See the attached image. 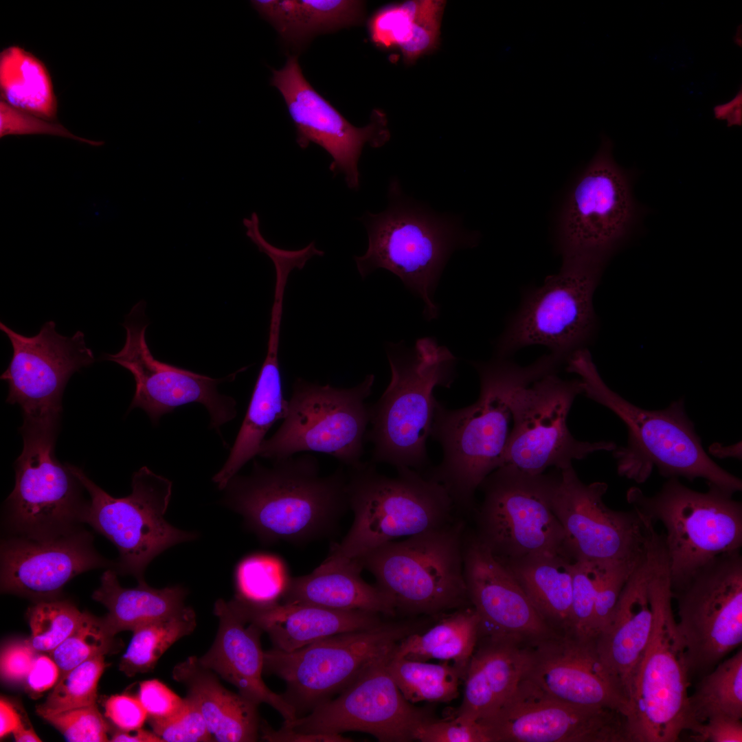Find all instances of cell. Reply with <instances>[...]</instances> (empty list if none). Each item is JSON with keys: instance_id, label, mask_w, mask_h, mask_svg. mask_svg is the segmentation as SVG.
Instances as JSON below:
<instances>
[{"instance_id": "cell-36", "label": "cell", "mask_w": 742, "mask_h": 742, "mask_svg": "<svg viewBox=\"0 0 742 742\" xmlns=\"http://www.w3.org/2000/svg\"><path fill=\"white\" fill-rule=\"evenodd\" d=\"M574 561L567 553L546 552L502 563L543 619L559 633L570 630Z\"/></svg>"}, {"instance_id": "cell-1", "label": "cell", "mask_w": 742, "mask_h": 742, "mask_svg": "<svg viewBox=\"0 0 742 742\" xmlns=\"http://www.w3.org/2000/svg\"><path fill=\"white\" fill-rule=\"evenodd\" d=\"M480 381L477 401L457 409L436 404L430 436L442 449L441 462L426 476L441 484L462 517L474 511L475 493L501 466L512 427L511 406L517 393L554 373L559 361L548 354L526 366L505 358L475 363Z\"/></svg>"}, {"instance_id": "cell-49", "label": "cell", "mask_w": 742, "mask_h": 742, "mask_svg": "<svg viewBox=\"0 0 742 742\" xmlns=\"http://www.w3.org/2000/svg\"><path fill=\"white\" fill-rule=\"evenodd\" d=\"M69 741H109V726L96 704L75 708L41 717Z\"/></svg>"}, {"instance_id": "cell-43", "label": "cell", "mask_w": 742, "mask_h": 742, "mask_svg": "<svg viewBox=\"0 0 742 742\" xmlns=\"http://www.w3.org/2000/svg\"><path fill=\"white\" fill-rule=\"evenodd\" d=\"M387 669L403 695L412 704L451 701L458 697L460 679H464L449 662L434 664L412 660L395 657L393 651Z\"/></svg>"}, {"instance_id": "cell-45", "label": "cell", "mask_w": 742, "mask_h": 742, "mask_svg": "<svg viewBox=\"0 0 742 742\" xmlns=\"http://www.w3.org/2000/svg\"><path fill=\"white\" fill-rule=\"evenodd\" d=\"M106 667L103 655L90 658L59 677L37 713H55L96 704L97 687Z\"/></svg>"}, {"instance_id": "cell-46", "label": "cell", "mask_w": 742, "mask_h": 742, "mask_svg": "<svg viewBox=\"0 0 742 742\" xmlns=\"http://www.w3.org/2000/svg\"><path fill=\"white\" fill-rule=\"evenodd\" d=\"M82 615L68 601L38 602L27 612L31 635L26 640L36 653H50L74 631Z\"/></svg>"}, {"instance_id": "cell-5", "label": "cell", "mask_w": 742, "mask_h": 742, "mask_svg": "<svg viewBox=\"0 0 742 742\" xmlns=\"http://www.w3.org/2000/svg\"><path fill=\"white\" fill-rule=\"evenodd\" d=\"M389 477L372 461L348 467L347 494L354 515L348 533L316 569L337 567L387 542L447 525L458 517L437 481L409 467Z\"/></svg>"}, {"instance_id": "cell-38", "label": "cell", "mask_w": 742, "mask_h": 742, "mask_svg": "<svg viewBox=\"0 0 742 742\" xmlns=\"http://www.w3.org/2000/svg\"><path fill=\"white\" fill-rule=\"evenodd\" d=\"M185 596L186 591L180 586L155 589L145 581L135 588H124L112 569L103 573L100 586L92 594V598L108 610L102 620L112 636L178 613L186 607Z\"/></svg>"}, {"instance_id": "cell-51", "label": "cell", "mask_w": 742, "mask_h": 742, "mask_svg": "<svg viewBox=\"0 0 742 742\" xmlns=\"http://www.w3.org/2000/svg\"><path fill=\"white\" fill-rule=\"evenodd\" d=\"M182 708L169 718L148 719L155 732L166 742L214 741L196 704L188 696Z\"/></svg>"}, {"instance_id": "cell-7", "label": "cell", "mask_w": 742, "mask_h": 742, "mask_svg": "<svg viewBox=\"0 0 742 742\" xmlns=\"http://www.w3.org/2000/svg\"><path fill=\"white\" fill-rule=\"evenodd\" d=\"M387 356L390 382L370 405L366 441L373 445L371 461L420 470L428 462L426 441L437 402L434 390L450 387L456 358L431 337L418 339L412 350L391 344Z\"/></svg>"}, {"instance_id": "cell-15", "label": "cell", "mask_w": 742, "mask_h": 742, "mask_svg": "<svg viewBox=\"0 0 742 742\" xmlns=\"http://www.w3.org/2000/svg\"><path fill=\"white\" fill-rule=\"evenodd\" d=\"M407 623L381 622L336 634L292 651H264V672L286 683L282 695L297 717L341 693L376 658L412 633Z\"/></svg>"}, {"instance_id": "cell-13", "label": "cell", "mask_w": 742, "mask_h": 742, "mask_svg": "<svg viewBox=\"0 0 742 742\" xmlns=\"http://www.w3.org/2000/svg\"><path fill=\"white\" fill-rule=\"evenodd\" d=\"M603 269L593 263H562L540 286L526 291L497 341V358L541 345L566 361L585 348L597 330L593 297Z\"/></svg>"}, {"instance_id": "cell-53", "label": "cell", "mask_w": 742, "mask_h": 742, "mask_svg": "<svg viewBox=\"0 0 742 742\" xmlns=\"http://www.w3.org/2000/svg\"><path fill=\"white\" fill-rule=\"evenodd\" d=\"M412 738L422 742H489L478 721L458 716L449 720L431 718L415 728Z\"/></svg>"}, {"instance_id": "cell-18", "label": "cell", "mask_w": 742, "mask_h": 742, "mask_svg": "<svg viewBox=\"0 0 742 742\" xmlns=\"http://www.w3.org/2000/svg\"><path fill=\"white\" fill-rule=\"evenodd\" d=\"M548 475L550 506L573 559L603 565L638 562L645 556L650 523L634 509L607 506V483H583L572 465Z\"/></svg>"}, {"instance_id": "cell-44", "label": "cell", "mask_w": 742, "mask_h": 742, "mask_svg": "<svg viewBox=\"0 0 742 742\" xmlns=\"http://www.w3.org/2000/svg\"><path fill=\"white\" fill-rule=\"evenodd\" d=\"M290 576L277 556L257 554L244 559L236 572V596L259 605L280 602Z\"/></svg>"}, {"instance_id": "cell-11", "label": "cell", "mask_w": 742, "mask_h": 742, "mask_svg": "<svg viewBox=\"0 0 742 742\" xmlns=\"http://www.w3.org/2000/svg\"><path fill=\"white\" fill-rule=\"evenodd\" d=\"M636 216L629 176L606 138L563 203L556 232L562 263L605 266L629 237Z\"/></svg>"}, {"instance_id": "cell-62", "label": "cell", "mask_w": 742, "mask_h": 742, "mask_svg": "<svg viewBox=\"0 0 742 742\" xmlns=\"http://www.w3.org/2000/svg\"><path fill=\"white\" fill-rule=\"evenodd\" d=\"M113 742H162L163 740L155 732L140 728L133 730L118 729L112 735Z\"/></svg>"}, {"instance_id": "cell-6", "label": "cell", "mask_w": 742, "mask_h": 742, "mask_svg": "<svg viewBox=\"0 0 742 742\" xmlns=\"http://www.w3.org/2000/svg\"><path fill=\"white\" fill-rule=\"evenodd\" d=\"M389 205L379 214L366 213L361 221L368 236L366 252L355 256L364 278L377 269L388 270L424 302V315L435 319L438 308L432 297L451 254L472 247L477 234L462 228L460 219L441 216L407 198L397 180L388 189Z\"/></svg>"}, {"instance_id": "cell-30", "label": "cell", "mask_w": 742, "mask_h": 742, "mask_svg": "<svg viewBox=\"0 0 742 742\" xmlns=\"http://www.w3.org/2000/svg\"><path fill=\"white\" fill-rule=\"evenodd\" d=\"M230 602L246 621L268 634L273 648L288 652L327 637L368 629L383 622L382 615L360 610H335L281 602L259 605L237 596Z\"/></svg>"}, {"instance_id": "cell-50", "label": "cell", "mask_w": 742, "mask_h": 742, "mask_svg": "<svg viewBox=\"0 0 742 742\" xmlns=\"http://www.w3.org/2000/svg\"><path fill=\"white\" fill-rule=\"evenodd\" d=\"M642 559L638 562L615 563L600 567L592 627L595 638L608 623L627 581Z\"/></svg>"}, {"instance_id": "cell-60", "label": "cell", "mask_w": 742, "mask_h": 742, "mask_svg": "<svg viewBox=\"0 0 742 742\" xmlns=\"http://www.w3.org/2000/svg\"><path fill=\"white\" fill-rule=\"evenodd\" d=\"M742 94L741 89L735 97L729 102L716 106L714 108L717 119L726 120L729 126L741 125L742 121Z\"/></svg>"}, {"instance_id": "cell-24", "label": "cell", "mask_w": 742, "mask_h": 742, "mask_svg": "<svg viewBox=\"0 0 742 742\" xmlns=\"http://www.w3.org/2000/svg\"><path fill=\"white\" fill-rule=\"evenodd\" d=\"M271 71V85L284 100L299 146L306 148L312 142L324 148L332 157L329 169L334 176L343 174L347 186L357 190L358 161L364 145L381 147L390 138L384 113L374 111L368 125L356 127L311 85L295 56Z\"/></svg>"}, {"instance_id": "cell-10", "label": "cell", "mask_w": 742, "mask_h": 742, "mask_svg": "<svg viewBox=\"0 0 742 742\" xmlns=\"http://www.w3.org/2000/svg\"><path fill=\"white\" fill-rule=\"evenodd\" d=\"M374 375L350 388L297 378L286 416L275 434L262 442L258 456L276 460L301 451L330 455L348 467L358 465L370 424Z\"/></svg>"}, {"instance_id": "cell-31", "label": "cell", "mask_w": 742, "mask_h": 742, "mask_svg": "<svg viewBox=\"0 0 742 742\" xmlns=\"http://www.w3.org/2000/svg\"><path fill=\"white\" fill-rule=\"evenodd\" d=\"M648 583L645 554L627 581L608 623L596 638L601 659L618 677L627 697L652 631Z\"/></svg>"}, {"instance_id": "cell-58", "label": "cell", "mask_w": 742, "mask_h": 742, "mask_svg": "<svg viewBox=\"0 0 742 742\" xmlns=\"http://www.w3.org/2000/svg\"><path fill=\"white\" fill-rule=\"evenodd\" d=\"M262 738L270 742H350V738L339 734L310 733L284 726L274 730L267 723L260 726Z\"/></svg>"}, {"instance_id": "cell-55", "label": "cell", "mask_w": 742, "mask_h": 742, "mask_svg": "<svg viewBox=\"0 0 742 742\" xmlns=\"http://www.w3.org/2000/svg\"><path fill=\"white\" fill-rule=\"evenodd\" d=\"M104 715L119 729L133 730L142 727L148 715L138 697L114 695L104 704Z\"/></svg>"}, {"instance_id": "cell-41", "label": "cell", "mask_w": 742, "mask_h": 742, "mask_svg": "<svg viewBox=\"0 0 742 742\" xmlns=\"http://www.w3.org/2000/svg\"><path fill=\"white\" fill-rule=\"evenodd\" d=\"M724 715L742 719V650L705 674L688 695L686 730Z\"/></svg>"}, {"instance_id": "cell-21", "label": "cell", "mask_w": 742, "mask_h": 742, "mask_svg": "<svg viewBox=\"0 0 742 742\" xmlns=\"http://www.w3.org/2000/svg\"><path fill=\"white\" fill-rule=\"evenodd\" d=\"M396 644L367 666L339 696L283 726L310 733L359 731L382 742L413 740L415 728L431 717L405 698L389 673L387 662Z\"/></svg>"}, {"instance_id": "cell-14", "label": "cell", "mask_w": 742, "mask_h": 742, "mask_svg": "<svg viewBox=\"0 0 742 742\" xmlns=\"http://www.w3.org/2000/svg\"><path fill=\"white\" fill-rule=\"evenodd\" d=\"M480 488L483 499L474 510L473 531L500 563L546 552L568 554L550 506L548 474L500 466Z\"/></svg>"}, {"instance_id": "cell-61", "label": "cell", "mask_w": 742, "mask_h": 742, "mask_svg": "<svg viewBox=\"0 0 742 742\" xmlns=\"http://www.w3.org/2000/svg\"><path fill=\"white\" fill-rule=\"evenodd\" d=\"M21 716L15 710L14 706L1 697L0 700V737L12 733L19 724Z\"/></svg>"}, {"instance_id": "cell-52", "label": "cell", "mask_w": 742, "mask_h": 742, "mask_svg": "<svg viewBox=\"0 0 742 742\" xmlns=\"http://www.w3.org/2000/svg\"><path fill=\"white\" fill-rule=\"evenodd\" d=\"M50 135L71 138L100 146L104 142L78 137L70 133L60 124L54 123L35 115L18 110L0 100V137L23 135Z\"/></svg>"}, {"instance_id": "cell-22", "label": "cell", "mask_w": 742, "mask_h": 742, "mask_svg": "<svg viewBox=\"0 0 742 742\" xmlns=\"http://www.w3.org/2000/svg\"><path fill=\"white\" fill-rule=\"evenodd\" d=\"M144 301L135 304L126 316V341L117 353L104 359L115 362L131 372L135 390L130 409L139 407L157 423L161 416L190 403L203 404L210 416V427L219 431L221 425L236 416V402L221 394L218 385L234 376L213 379L176 367L154 358L146 339L148 323Z\"/></svg>"}, {"instance_id": "cell-3", "label": "cell", "mask_w": 742, "mask_h": 742, "mask_svg": "<svg viewBox=\"0 0 742 742\" xmlns=\"http://www.w3.org/2000/svg\"><path fill=\"white\" fill-rule=\"evenodd\" d=\"M567 363V371L579 376L583 393L609 409L627 426V447L614 450L620 475L642 482L655 466L666 477L682 476L690 481L700 477L732 495L741 491V480L705 452L683 398L664 409H644L608 387L587 348L572 353Z\"/></svg>"}, {"instance_id": "cell-16", "label": "cell", "mask_w": 742, "mask_h": 742, "mask_svg": "<svg viewBox=\"0 0 742 742\" xmlns=\"http://www.w3.org/2000/svg\"><path fill=\"white\" fill-rule=\"evenodd\" d=\"M689 673L710 672L742 642V556L720 554L671 589Z\"/></svg>"}, {"instance_id": "cell-34", "label": "cell", "mask_w": 742, "mask_h": 742, "mask_svg": "<svg viewBox=\"0 0 742 742\" xmlns=\"http://www.w3.org/2000/svg\"><path fill=\"white\" fill-rule=\"evenodd\" d=\"M362 570L356 561L351 560L333 569H315L309 574L290 577L280 602L395 616L390 598L376 585L361 578Z\"/></svg>"}, {"instance_id": "cell-57", "label": "cell", "mask_w": 742, "mask_h": 742, "mask_svg": "<svg viewBox=\"0 0 742 742\" xmlns=\"http://www.w3.org/2000/svg\"><path fill=\"white\" fill-rule=\"evenodd\" d=\"M691 738L698 742H741L742 721L724 715L714 716L693 726Z\"/></svg>"}, {"instance_id": "cell-47", "label": "cell", "mask_w": 742, "mask_h": 742, "mask_svg": "<svg viewBox=\"0 0 742 742\" xmlns=\"http://www.w3.org/2000/svg\"><path fill=\"white\" fill-rule=\"evenodd\" d=\"M113 637L106 630L102 618L83 612L74 631L49 653L59 668V677L90 658L104 655L112 646Z\"/></svg>"}, {"instance_id": "cell-59", "label": "cell", "mask_w": 742, "mask_h": 742, "mask_svg": "<svg viewBox=\"0 0 742 742\" xmlns=\"http://www.w3.org/2000/svg\"><path fill=\"white\" fill-rule=\"evenodd\" d=\"M59 677V668L52 658L40 655L36 656L25 680L30 691L41 693L54 687Z\"/></svg>"}, {"instance_id": "cell-37", "label": "cell", "mask_w": 742, "mask_h": 742, "mask_svg": "<svg viewBox=\"0 0 742 742\" xmlns=\"http://www.w3.org/2000/svg\"><path fill=\"white\" fill-rule=\"evenodd\" d=\"M252 7L286 43L302 47L314 36L359 24L365 3L350 0H254Z\"/></svg>"}, {"instance_id": "cell-32", "label": "cell", "mask_w": 742, "mask_h": 742, "mask_svg": "<svg viewBox=\"0 0 742 742\" xmlns=\"http://www.w3.org/2000/svg\"><path fill=\"white\" fill-rule=\"evenodd\" d=\"M172 677L186 686L187 696L199 708L214 741H257L258 706L225 688L216 674L201 665L197 657H189L177 664Z\"/></svg>"}, {"instance_id": "cell-39", "label": "cell", "mask_w": 742, "mask_h": 742, "mask_svg": "<svg viewBox=\"0 0 742 742\" xmlns=\"http://www.w3.org/2000/svg\"><path fill=\"white\" fill-rule=\"evenodd\" d=\"M480 616L465 607L445 616L422 634L410 633L395 646L393 655L418 661L452 662L464 678L477 644Z\"/></svg>"}, {"instance_id": "cell-17", "label": "cell", "mask_w": 742, "mask_h": 742, "mask_svg": "<svg viewBox=\"0 0 742 742\" xmlns=\"http://www.w3.org/2000/svg\"><path fill=\"white\" fill-rule=\"evenodd\" d=\"M582 393L579 380H564L556 372L521 388L512 403L511 431L500 466L540 475L549 467L572 466L573 460L596 451H614L613 442L581 441L570 432L567 416Z\"/></svg>"}, {"instance_id": "cell-56", "label": "cell", "mask_w": 742, "mask_h": 742, "mask_svg": "<svg viewBox=\"0 0 742 742\" xmlns=\"http://www.w3.org/2000/svg\"><path fill=\"white\" fill-rule=\"evenodd\" d=\"M36 656L26 640L8 644L1 654L2 678L15 683L25 680Z\"/></svg>"}, {"instance_id": "cell-42", "label": "cell", "mask_w": 742, "mask_h": 742, "mask_svg": "<svg viewBox=\"0 0 742 742\" xmlns=\"http://www.w3.org/2000/svg\"><path fill=\"white\" fill-rule=\"evenodd\" d=\"M196 625L194 611L186 606L170 617L136 628L121 659L120 670L128 677L152 671L163 654L175 642L192 633Z\"/></svg>"}, {"instance_id": "cell-19", "label": "cell", "mask_w": 742, "mask_h": 742, "mask_svg": "<svg viewBox=\"0 0 742 742\" xmlns=\"http://www.w3.org/2000/svg\"><path fill=\"white\" fill-rule=\"evenodd\" d=\"M58 427L23 425V449L15 461V486L6 499L23 536L42 537L75 529L85 503L82 484L69 464L55 457Z\"/></svg>"}, {"instance_id": "cell-35", "label": "cell", "mask_w": 742, "mask_h": 742, "mask_svg": "<svg viewBox=\"0 0 742 742\" xmlns=\"http://www.w3.org/2000/svg\"><path fill=\"white\" fill-rule=\"evenodd\" d=\"M445 5L442 0H410L385 5L368 22L370 39L381 49H399L404 62L413 64L438 47Z\"/></svg>"}, {"instance_id": "cell-27", "label": "cell", "mask_w": 742, "mask_h": 742, "mask_svg": "<svg viewBox=\"0 0 742 742\" xmlns=\"http://www.w3.org/2000/svg\"><path fill=\"white\" fill-rule=\"evenodd\" d=\"M464 574L471 604L480 618L479 635H516L535 640L555 633L510 572L466 528Z\"/></svg>"}, {"instance_id": "cell-48", "label": "cell", "mask_w": 742, "mask_h": 742, "mask_svg": "<svg viewBox=\"0 0 742 742\" xmlns=\"http://www.w3.org/2000/svg\"><path fill=\"white\" fill-rule=\"evenodd\" d=\"M600 566L585 561H575L574 563L569 633L579 638L596 639L592 627Z\"/></svg>"}, {"instance_id": "cell-20", "label": "cell", "mask_w": 742, "mask_h": 742, "mask_svg": "<svg viewBox=\"0 0 742 742\" xmlns=\"http://www.w3.org/2000/svg\"><path fill=\"white\" fill-rule=\"evenodd\" d=\"M0 329L13 349L10 363L1 376L8 384L6 402L20 405L23 425L58 426L67 381L94 361L84 333L78 330L70 337L61 335L54 321L45 322L32 337L18 333L2 322Z\"/></svg>"}, {"instance_id": "cell-2", "label": "cell", "mask_w": 742, "mask_h": 742, "mask_svg": "<svg viewBox=\"0 0 742 742\" xmlns=\"http://www.w3.org/2000/svg\"><path fill=\"white\" fill-rule=\"evenodd\" d=\"M254 461L248 475L227 483L226 502L263 542L302 545L329 537L349 510L347 473L342 467L322 475L313 456Z\"/></svg>"}, {"instance_id": "cell-40", "label": "cell", "mask_w": 742, "mask_h": 742, "mask_svg": "<svg viewBox=\"0 0 742 742\" xmlns=\"http://www.w3.org/2000/svg\"><path fill=\"white\" fill-rule=\"evenodd\" d=\"M1 100L47 121L57 117L58 101L45 63L17 45L0 53Z\"/></svg>"}, {"instance_id": "cell-25", "label": "cell", "mask_w": 742, "mask_h": 742, "mask_svg": "<svg viewBox=\"0 0 742 742\" xmlns=\"http://www.w3.org/2000/svg\"><path fill=\"white\" fill-rule=\"evenodd\" d=\"M524 679L549 697L584 707L616 710L625 716L627 697L601 659L596 639L555 632L528 641Z\"/></svg>"}, {"instance_id": "cell-54", "label": "cell", "mask_w": 742, "mask_h": 742, "mask_svg": "<svg viewBox=\"0 0 742 742\" xmlns=\"http://www.w3.org/2000/svg\"><path fill=\"white\" fill-rule=\"evenodd\" d=\"M138 698L148 718L154 719L170 717L182 708L185 701L158 679L141 682Z\"/></svg>"}, {"instance_id": "cell-23", "label": "cell", "mask_w": 742, "mask_h": 742, "mask_svg": "<svg viewBox=\"0 0 742 742\" xmlns=\"http://www.w3.org/2000/svg\"><path fill=\"white\" fill-rule=\"evenodd\" d=\"M478 722L489 742H629L620 711L559 701L524 678L496 713Z\"/></svg>"}, {"instance_id": "cell-12", "label": "cell", "mask_w": 742, "mask_h": 742, "mask_svg": "<svg viewBox=\"0 0 742 742\" xmlns=\"http://www.w3.org/2000/svg\"><path fill=\"white\" fill-rule=\"evenodd\" d=\"M69 466L87 491L80 522L89 524L117 548L116 572L131 574L145 581L144 573L150 562L166 549L196 538L194 533L179 530L164 519L172 494V482L147 466L132 477V493L124 497H112L83 472Z\"/></svg>"}, {"instance_id": "cell-9", "label": "cell", "mask_w": 742, "mask_h": 742, "mask_svg": "<svg viewBox=\"0 0 742 742\" xmlns=\"http://www.w3.org/2000/svg\"><path fill=\"white\" fill-rule=\"evenodd\" d=\"M701 493L670 477L654 495L631 487L627 502L645 521L661 522L671 588L713 558L741 550L742 505L715 484Z\"/></svg>"}, {"instance_id": "cell-29", "label": "cell", "mask_w": 742, "mask_h": 742, "mask_svg": "<svg viewBox=\"0 0 742 742\" xmlns=\"http://www.w3.org/2000/svg\"><path fill=\"white\" fill-rule=\"evenodd\" d=\"M528 640L516 635H485L469 660L456 716L480 721L503 706L526 675Z\"/></svg>"}, {"instance_id": "cell-33", "label": "cell", "mask_w": 742, "mask_h": 742, "mask_svg": "<svg viewBox=\"0 0 742 742\" xmlns=\"http://www.w3.org/2000/svg\"><path fill=\"white\" fill-rule=\"evenodd\" d=\"M280 324L270 322L267 355L246 415L227 460L212 478L219 489H225L238 471L258 456L268 431L286 416L288 401L283 396L278 360Z\"/></svg>"}, {"instance_id": "cell-63", "label": "cell", "mask_w": 742, "mask_h": 742, "mask_svg": "<svg viewBox=\"0 0 742 742\" xmlns=\"http://www.w3.org/2000/svg\"><path fill=\"white\" fill-rule=\"evenodd\" d=\"M14 739L18 742H39L41 739L33 730L32 726L27 723L24 718L21 719L12 732Z\"/></svg>"}, {"instance_id": "cell-28", "label": "cell", "mask_w": 742, "mask_h": 742, "mask_svg": "<svg viewBox=\"0 0 742 742\" xmlns=\"http://www.w3.org/2000/svg\"><path fill=\"white\" fill-rule=\"evenodd\" d=\"M214 613L219 624L211 648L198 657L201 665L220 675L234 686L238 693L259 706L269 704L284 718V722L297 717L295 708L270 690L262 679L264 651L260 644L263 632L257 625L246 621L230 601L218 599Z\"/></svg>"}, {"instance_id": "cell-26", "label": "cell", "mask_w": 742, "mask_h": 742, "mask_svg": "<svg viewBox=\"0 0 742 742\" xmlns=\"http://www.w3.org/2000/svg\"><path fill=\"white\" fill-rule=\"evenodd\" d=\"M108 565L85 531L21 535L1 545V589L41 601L52 600L76 575Z\"/></svg>"}, {"instance_id": "cell-8", "label": "cell", "mask_w": 742, "mask_h": 742, "mask_svg": "<svg viewBox=\"0 0 742 742\" xmlns=\"http://www.w3.org/2000/svg\"><path fill=\"white\" fill-rule=\"evenodd\" d=\"M464 519L382 544L353 560L405 615H440L468 607L464 574Z\"/></svg>"}, {"instance_id": "cell-4", "label": "cell", "mask_w": 742, "mask_h": 742, "mask_svg": "<svg viewBox=\"0 0 742 742\" xmlns=\"http://www.w3.org/2000/svg\"><path fill=\"white\" fill-rule=\"evenodd\" d=\"M647 560L653 621L628 691L629 741L675 742L686 726L690 684L686 651L672 609L664 548L652 547Z\"/></svg>"}]
</instances>
